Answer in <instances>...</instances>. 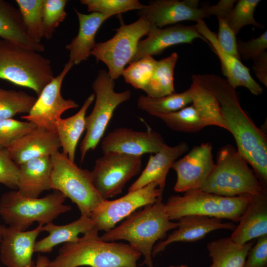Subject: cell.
Returning <instances> with one entry per match:
<instances>
[{"label":"cell","mask_w":267,"mask_h":267,"mask_svg":"<svg viewBox=\"0 0 267 267\" xmlns=\"http://www.w3.org/2000/svg\"><path fill=\"white\" fill-rule=\"evenodd\" d=\"M192 78L209 90L218 100L228 131L237 149L254 170L262 184L267 185V136L242 109L235 89L226 80L214 74H194Z\"/></svg>","instance_id":"6da1fadb"},{"label":"cell","mask_w":267,"mask_h":267,"mask_svg":"<svg viewBox=\"0 0 267 267\" xmlns=\"http://www.w3.org/2000/svg\"><path fill=\"white\" fill-rule=\"evenodd\" d=\"M95 228L63 244L46 267H137L141 254L129 244L102 240Z\"/></svg>","instance_id":"7a4b0ae2"},{"label":"cell","mask_w":267,"mask_h":267,"mask_svg":"<svg viewBox=\"0 0 267 267\" xmlns=\"http://www.w3.org/2000/svg\"><path fill=\"white\" fill-rule=\"evenodd\" d=\"M177 227V222H172L165 212L162 195L153 204L134 212L100 237L107 242L127 241L143 255L142 265L154 267L152 252L154 244L158 240H164L168 231Z\"/></svg>","instance_id":"3957f363"},{"label":"cell","mask_w":267,"mask_h":267,"mask_svg":"<svg viewBox=\"0 0 267 267\" xmlns=\"http://www.w3.org/2000/svg\"><path fill=\"white\" fill-rule=\"evenodd\" d=\"M241 154L231 144L221 148L214 168L200 190L226 197H255L267 193Z\"/></svg>","instance_id":"277c9868"},{"label":"cell","mask_w":267,"mask_h":267,"mask_svg":"<svg viewBox=\"0 0 267 267\" xmlns=\"http://www.w3.org/2000/svg\"><path fill=\"white\" fill-rule=\"evenodd\" d=\"M55 77L49 59L0 38V79L32 89L39 96Z\"/></svg>","instance_id":"5b68a950"},{"label":"cell","mask_w":267,"mask_h":267,"mask_svg":"<svg viewBox=\"0 0 267 267\" xmlns=\"http://www.w3.org/2000/svg\"><path fill=\"white\" fill-rule=\"evenodd\" d=\"M66 197L55 190L42 198H28L17 190L4 193L0 198V216L9 226L26 230L33 223L44 225L72 209L64 204Z\"/></svg>","instance_id":"8992f818"},{"label":"cell","mask_w":267,"mask_h":267,"mask_svg":"<svg viewBox=\"0 0 267 267\" xmlns=\"http://www.w3.org/2000/svg\"><path fill=\"white\" fill-rule=\"evenodd\" d=\"M252 198L226 197L197 189L186 192L183 196H170L164 204V208L171 221L195 215L238 222Z\"/></svg>","instance_id":"52a82bcc"},{"label":"cell","mask_w":267,"mask_h":267,"mask_svg":"<svg viewBox=\"0 0 267 267\" xmlns=\"http://www.w3.org/2000/svg\"><path fill=\"white\" fill-rule=\"evenodd\" d=\"M50 157L51 189L57 190L69 198L77 206L81 215L90 217L104 200L93 184L90 171L79 167L59 151Z\"/></svg>","instance_id":"ba28073f"},{"label":"cell","mask_w":267,"mask_h":267,"mask_svg":"<svg viewBox=\"0 0 267 267\" xmlns=\"http://www.w3.org/2000/svg\"><path fill=\"white\" fill-rule=\"evenodd\" d=\"M114 80L108 71L101 69L92 83L95 101L92 111L86 117V133L80 146L81 162L101 140L116 108L131 97L128 89L116 92Z\"/></svg>","instance_id":"9c48e42d"},{"label":"cell","mask_w":267,"mask_h":267,"mask_svg":"<svg viewBox=\"0 0 267 267\" xmlns=\"http://www.w3.org/2000/svg\"><path fill=\"white\" fill-rule=\"evenodd\" d=\"M120 20L121 25L115 29V35L108 41L96 43L91 54L97 62L106 64L108 74L114 80L122 75L126 65L131 62L140 39L154 27L143 17L128 25L121 18Z\"/></svg>","instance_id":"30bf717a"},{"label":"cell","mask_w":267,"mask_h":267,"mask_svg":"<svg viewBox=\"0 0 267 267\" xmlns=\"http://www.w3.org/2000/svg\"><path fill=\"white\" fill-rule=\"evenodd\" d=\"M141 168L142 156L105 152L95 160L90 171L92 183L102 198L108 199L121 193Z\"/></svg>","instance_id":"8fae6325"},{"label":"cell","mask_w":267,"mask_h":267,"mask_svg":"<svg viewBox=\"0 0 267 267\" xmlns=\"http://www.w3.org/2000/svg\"><path fill=\"white\" fill-rule=\"evenodd\" d=\"M156 182H152L113 200L104 199L90 218L98 231H107L137 209L153 204L163 194Z\"/></svg>","instance_id":"7c38bea8"},{"label":"cell","mask_w":267,"mask_h":267,"mask_svg":"<svg viewBox=\"0 0 267 267\" xmlns=\"http://www.w3.org/2000/svg\"><path fill=\"white\" fill-rule=\"evenodd\" d=\"M68 61L62 71L45 86L29 113L21 117L26 121L33 123L37 127L45 128L56 132V122L66 111L77 108L79 104L71 99H65L61 93L63 81L74 66Z\"/></svg>","instance_id":"4fadbf2b"},{"label":"cell","mask_w":267,"mask_h":267,"mask_svg":"<svg viewBox=\"0 0 267 267\" xmlns=\"http://www.w3.org/2000/svg\"><path fill=\"white\" fill-rule=\"evenodd\" d=\"M211 143L194 146L173 164L177 174L174 190L178 192L199 189L212 173L215 162Z\"/></svg>","instance_id":"5bb4252c"},{"label":"cell","mask_w":267,"mask_h":267,"mask_svg":"<svg viewBox=\"0 0 267 267\" xmlns=\"http://www.w3.org/2000/svg\"><path fill=\"white\" fill-rule=\"evenodd\" d=\"M197 0H156L138 10L139 17L146 18L153 26L161 28L178 22L200 19L211 16L209 5L199 7Z\"/></svg>","instance_id":"9a60e30c"},{"label":"cell","mask_w":267,"mask_h":267,"mask_svg":"<svg viewBox=\"0 0 267 267\" xmlns=\"http://www.w3.org/2000/svg\"><path fill=\"white\" fill-rule=\"evenodd\" d=\"M166 144L161 134L151 129L137 131L127 128H118L108 133L102 139V153L113 152L142 156L155 154Z\"/></svg>","instance_id":"2e32d148"},{"label":"cell","mask_w":267,"mask_h":267,"mask_svg":"<svg viewBox=\"0 0 267 267\" xmlns=\"http://www.w3.org/2000/svg\"><path fill=\"white\" fill-rule=\"evenodd\" d=\"M196 39H200L210 45L198 32L196 25L177 24L165 28L153 27L146 38L138 42L136 52L131 62L145 56L161 54L166 48L173 45L191 44Z\"/></svg>","instance_id":"e0dca14e"},{"label":"cell","mask_w":267,"mask_h":267,"mask_svg":"<svg viewBox=\"0 0 267 267\" xmlns=\"http://www.w3.org/2000/svg\"><path fill=\"white\" fill-rule=\"evenodd\" d=\"M42 225L34 229L21 231L5 227L0 244V259L6 267H34L32 260L36 239L43 231Z\"/></svg>","instance_id":"ac0fdd59"},{"label":"cell","mask_w":267,"mask_h":267,"mask_svg":"<svg viewBox=\"0 0 267 267\" xmlns=\"http://www.w3.org/2000/svg\"><path fill=\"white\" fill-rule=\"evenodd\" d=\"M178 220L177 229L153 247L152 257L164 251L172 243L195 242L214 230L221 229L233 230L236 227L231 222H224L219 218L200 215H187Z\"/></svg>","instance_id":"d6986e66"},{"label":"cell","mask_w":267,"mask_h":267,"mask_svg":"<svg viewBox=\"0 0 267 267\" xmlns=\"http://www.w3.org/2000/svg\"><path fill=\"white\" fill-rule=\"evenodd\" d=\"M198 32L209 43L221 63L222 71L226 77L228 84L235 89L238 87L246 88L253 94L258 95L263 92V89L252 78L250 69L241 60L224 51L219 44L217 34L212 31L203 19L197 22Z\"/></svg>","instance_id":"ffe728a7"},{"label":"cell","mask_w":267,"mask_h":267,"mask_svg":"<svg viewBox=\"0 0 267 267\" xmlns=\"http://www.w3.org/2000/svg\"><path fill=\"white\" fill-rule=\"evenodd\" d=\"M61 147L57 133L37 127L15 141L7 149L18 166L32 159L51 156Z\"/></svg>","instance_id":"44dd1931"},{"label":"cell","mask_w":267,"mask_h":267,"mask_svg":"<svg viewBox=\"0 0 267 267\" xmlns=\"http://www.w3.org/2000/svg\"><path fill=\"white\" fill-rule=\"evenodd\" d=\"M188 149V144L184 141L173 146L165 144L159 151L150 155L145 169L129 188L128 192L137 190L152 182H156L159 188L164 190L170 169Z\"/></svg>","instance_id":"7402d4cb"},{"label":"cell","mask_w":267,"mask_h":267,"mask_svg":"<svg viewBox=\"0 0 267 267\" xmlns=\"http://www.w3.org/2000/svg\"><path fill=\"white\" fill-rule=\"evenodd\" d=\"M79 22V29L77 35L71 42L65 45L69 51V60L74 65L79 64L87 60L91 55L96 43L95 35L103 22L113 16L97 12L84 14L75 9Z\"/></svg>","instance_id":"603a6c76"},{"label":"cell","mask_w":267,"mask_h":267,"mask_svg":"<svg viewBox=\"0 0 267 267\" xmlns=\"http://www.w3.org/2000/svg\"><path fill=\"white\" fill-rule=\"evenodd\" d=\"M267 194L253 197L230 237L243 245L267 235Z\"/></svg>","instance_id":"cb8c5ba5"},{"label":"cell","mask_w":267,"mask_h":267,"mask_svg":"<svg viewBox=\"0 0 267 267\" xmlns=\"http://www.w3.org/2000/svg\"><path fill=\"white\" fill-rule=\"evenodd\" d=\"M52 165L50 156L28 161L19 165L18 192L28 198H38L44 191L51 189Z\"/></svg>","instance_id":"d4e9b609"},{"label":"cell","mask_w":267,"mask_h":267,"mask_svg":"<svg viewBox=\"0 0 267 267\" xmlns=\"http://www.w3.org/2000/svg\"><path fill=\"white\" fill-rule=\"evenodd\" d=\"M94 228L91 218L84 215L64 225L55 224L52 222L47 223L43 225L42 230L48 232V235L36 241L34 252L50 253L57 245L75 241L80 234H85Z\"/></svg>","instance_id":"484cf974"},{"label":"cell","mask_w":267,"mask_h":267,"mask_svg":"<svg viewBox=\"0 0 267 267\" xmlns=\"http://www.w3.org/2000/svg\"><path fill=\"white\" fill-rule=\"evenodd\" d=\"M0 38L39 52L45 49L29 36L19 9L4 0H0Z\"/></svg>","instance_id":"4316f807"},{"label":"cell","mask_w":267,"mask_h":267,"mask_svg":"<svg viewBox=\"0 0 267 267\" xmlns=\"http://www.w3.org/2000/svg\"><path fill=\"white\" fill-rule=\"evenodd\" d=\"M95 99L91 93L84 101L81 108L74 115L67 118L59 119L55 124L62 153L74 162L76 147L79 140L86 130V114L89 106Z\"/></svg>","instance_id":"83f0119b"},{"label":"cell","mask_w":267,"mask_h":267,"mask_svg":"<svg viewBox=\"0 0 267 267\" xmlns=\"http://www.w3.org/2000/svg\"><path fill=\"white\" fill-rule=\"evenodd\" d=\"M255 243L253 240L240 245L230 237L209 242L207 248L212 262L209 267H243L248 253Z\"/></svg>","instance_id":"f1b7e54d"},{"label":"cell","mask_w":267,"mask_h":267,"mask_svg":"<svg viewBox=\"0 0 267 267\" xmlns=\"http://www.w3.org/2000/svg\"><path fill=\"white\" fill-rule=\"evenodd\" d=\"M189 89L192 105L207 126H215L228 131L220 104L215 96L200 83L192 78Z\"/></svg>","instance_id":"f546056e"},{"label":"cell","mask_w":267,"mask_h":267,"mask_svg":"<svg viewBox=\"0 0 267 267\" xmlns=\"http://www.w3.org/2000/svg\"><path fill=\"white\" fill-rule=\"evenodd\" d=\"M178 59V54L174 52L157 61L152 76L143 90L147 96L158 98L175 92L174 72Z\"/></svg>","instance_id":"4dcf8cb0"},{"label":"cell","mask_w":267,"mask_h":267,"mask_svg":"<svg viewBox=\"0 0 267 267\" xmlns=\"http://www.w3.org/2000/svg\"><path fill=\"white\" fill-rule=\"evenodd\" d=\"M192 102L189 90L173 93L164 96L153 98L141 95L137 99L139 109L155 116L178 111Z\"/></svg>","instance_id":"1f68e13d"},{"label":"cell","mask_w":267,"mask_h":267,"mask_svg":"<svg viewBox=\"0 0 267 267\" xmlns=\"http://www.w3.org/2000/svg\"><path fill=\"white\" fill-rule=\"evenodd\" d=\"M155 117L161 119L171 130L178 132L195 133L207 126L192 105Z\"/></svg>","instance_id":"d6a6232c"},{"label":"cell","mask_w":267,"mask_h":267,"mask_svg":"<svg viewBox=\"0 0 267 267\" xmlns=\"http://www.w3.org/2000/svg\"><path fill=\"white\" fill-rule=\"evenodd\" d=\"M37 97L22 90L0 88V119L12 118L18 114H28Z\"/></svg>","instance_id":"836d02e7"},{"label":"cell","mask_w":267,"mask_h":267,"mask_svg":"<svg viewBox=\"0 0 267 267\" xmlns=\"http://www.w3.org/2000/svg\"><path fill=\"white\" fill-rule=\"evenodd\" d=\"M27 33L30 38L41 43L44 37L43 9L44 0H16Z\"/></svg>","instance_id":"e575fe53"},{"label":"cell","mask_w":267,"mask_h":267,"mask_svg":"<svg viewBox=\"0 0 267 267\" xmlns=\"http://www.w3.org/2000/svg\"><path fill=\"white\" fill-rule=\"evenodd\" d=\"M157 61L152 56H144L130 63L122 75L133 88L144 90L152 76Z\"/></svg>","instance_id":"d590c367"},{"label":"cell","mask_w":267,"mask_h":267,"mask_svg":"<svg viewBox=\"0 0 267 267\" xmlns=\"http://www.w3.org/2000/svg\"><path fill=\"white\" fill-rule=\"evenodd\" d=\"M260 1V0H239L236 1L227 17L228 25L235 35L246 25L264 28V25L258 22L254 16L255 9Z\"/></svg>","instance_id":"8d00e7d4"},{"label":"cell","mask_w":267,"mask_h":267,"mask_svg":"<svg viewBox=\"0 0 267 267\" xmlns=\"http://www.w3.org/2000/svg\"><path fill=\"white\" fill-rule=\"evenodd\" d=\"M89 12L113 15L132 10H139L144 5L137 0H81Z\"/></svg>","instance_id":"74e56055"},{"label":"cell","mask_w":267,"mask_h":267,"mask_svg":"<svg viewBox=\"0 0 267 267\" xmlns=\"http://www.w3.org/2000/svg\"><path fill=\"white\" fill-rule=\"evenodd\" d=\"M37 127L33 123L27 121L0 119V150L7 149L15 141Z\"/></svg>","instance_id":"f35d334b"},{"label":"cell","mask_w":267,"mask_h":267,"mask_svg":"<svg viewBox=\"0 0 267 267\" xmlns=\"http://www.w3.org/2000/svg\"><path fill=\"white\" fill-rule=\"evenodd\" d=\"M66 0H44L43 19L44 37L51 39L55 29L66 17Z\"/></svg>","instance_id":"ab89813d"},{"label":"cell","mask_w":267,"mask_h":267,"mask_svg":"<svg viewBox=\"0 0 267 267\" xmlns=\"http://www.w3.org/2000/svg\"><path fill=\"white\" fill-rule=\"evenodd\" d=\"M19 174V166L11 159L7 149H0V183L17 190Z\"/></svg>","instance_id":"60d3db41"},{"label":"cell","mask_w":267,"mask_h":267,"mask_svg":"<svg viewBox=\"0 0 267 267\" xmlns=\"http://www.w3.org/2000/svg\"><path fill=\"white\" fill-rule=\"evenodd\" d=\"M237 51L240 58L244 60H254L267 48V31L256 38L243 41L240 39L236 40Z\"/></svg>","instance_id":"b9f144b4"},{"label":"cell","mask_w":267,"mask_h":267,"mask_svg":"<svg viewBox=\"0 0 267 267\" xmlns=\"http://www.w3.org/2000/svg\"><path fill=\"white\" fill-rule=\"evenodd\" d=\"M218 19L219 44L224 51L241 60L237 51L236 35L228 25L227 18L218 17Z\"/></svg>","instance_id":"7bdbcfd3"},{"label":"cell","mask_w":267,"mask_h":267,"mask_svg":"<svg viewBox=\"0 0 267 267\" xmlns=\"http://www.w3.org/2000/svg\"><path fill=\"white\" fill-rule=\"evenodd\" d=\"M243 267H267V235L258 238L248 253Z\"/></svg>","instance_id":"ee69618b"},{"label":"cell","mask_w":267,"mask_h":267,"mask_svg":"<svg viewBox=\"0 0 267 267\" xmlns=\"http://www.w3.org/2000/svg\"><path fill=\"white\" fill-rule=\"evenodd\" d=\"M253 62V68L256 77L260 82L267 87V52H263Z\"/></svg>","instance_id":"f6af8a7d"},{"label":"cell","mask_w":267,"mask_h":267,"mask_svg":"<svg viewBox=\"0 0 267 267\" xmlns=\"http://www.w3.org/2000/svg\"><path fill=\"white\" fill-rule=\"evenodd\" d=\"M236 1L235 0H221L215 5H209L211 16L227 18Z\"/></svg>","instance_id":"bcb514c9"},{"label":"cell","mask_w":267,"mask_h":267,"mask_svg":"<svg viewBox=\"0 0 267 267\" xmlns=\"http://www.w3.org/2000/svg\"><path fill=\"white\" fill-rule=\"evenodd\" d=\"M49 261L50 260L46 256L39 254L36 259L34 267H46Z\"/></svg>","instance_id":"7dc6e473"},{"label":"cell","mask_w":267,"mask_h":267,"mask_svg":"<svg viewBox=\"0 0 267 267\" xmlns=\"http://www.w3.org/2000/svg\"><path fill=\"white\" fill-rule=\"evenodd\" d=\"M5 226H4L3 225H1L0 224V244L1 243V241L2 240V238L3 237L4 231L5 229Z\"/></svg>","instance_id":"c3c4849f"},{"label":"cell","mask_w":267,"mask_h":267,"mask_svg":"<svg viewBox=\"0 0 267 267\" xmlns=\"http://www.w3.org/2000/svg\"><path fill=\"white\" fill-rule=\"evenodd\" d=\"M169 267H188L186 265H180V266H171Z\"/></svg>","instance_id":"681fc988"}]
</instances>
